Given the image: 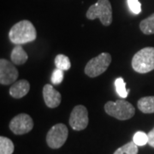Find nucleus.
Masks as SVG:
<instances>
[{"label": "nucleus", "mask_w": 154, "mask_h": 154, "mask_svg": "<svg viewBox=\"0 0 154 154\" xmlns=\"http://www.w3.org/2000/svg\"><path fill=\"white\" fill-rule=\"evenodd\" d=\"M133 141L138 146H143L145 145L148 144V135L143 131H138L134 134Z\"/></svg>", "instance_id": "nucleus-19"}, {"label": "nucleus", "mask_w": 154, "mask_h": 154, "mask_svg": "<svg viewBox=\"0 0 154 154\" xmlns=\"http://www.w3.org/2000/svg\"><path fill=\"white\" fill-rule=\"evenodd\" d=\"M69 135L67 127L63 123H57L50 129L46 135V142L49 147L58 149L63 146Z\"/></svg>", "instance_id": "nucleus-6"}, {"label": "nucleus", "mask_w": 154, "mask_h": 154, "mask_svg": "<svg viewBox=\"0 0 154 154\" xmlns=\"http://www.w3.org/2000/svg\"><path fill=\"white\" fill-rule=\"evenodd\" d=\"M132 67L134 71L145 74L154 69V47H145L133 57Z\"/></svg>", "instance_id": "nucleus-3"}, {"label": "nucleus", "mask_w": 154, "mask_h": 154, "mask_svg": "<svg viewBox=\"0 0 154 154\" xmlns=\"http://www.w3.org/2000/svg\"><path fill=\"white\" fill-rule=\"evenodd\" d=\"M127 2L128 6L132 13L134 15H139L141 13V4L139 0H127Z\"/></svg>", "instance_id": "nucleus-21"}, {"label": "nucleus", "mask_w": 154, "mask_h": 154, "mask_svg": "<svg viewBox=\"0 0 154 154\" xmlns=\"http://www.w3.org/2000/svg\"><path fill=\"white\" fill-rule=\"evenodd\" d=\"M137 105L139 110L143 113H154V96H147L140 99Z\"/></svg>", "instance_id": "nucleus-13"}, {"label": "nucleus", "mask_w": 154, "mask_h": 154, "mask_svg": "<svg viewBox=\"0 0 154 154\" xmlns=\"http://www.w3.org/2000/svg\"><path fill=\"white\" fill-rule=\"evenodd\" d=\"M30 90V84L27 80L17 81L11 86L10 94L14 99H21L26 96Z\"/></svg>", "instance_id": "nucleus-11"}, {"label": "nucleus", "mask_w": 154, "mask_h": 154, "mask_svg": "<svg viewBox=\"0 0 154 154\" xmlns=\"http://www.w3.org/2000/svg\"><path fill=\"white\" fill-rule=\"evenodd\" d=\"M63 76H64L63 71L59 69H56L53 70L51 77V83L53 85H59L63 81Z\"/></svg>", "instance_id": "nucleus-20"}, {"label": "nucleus", "mask_w": 154, "mask_h": 154, "mask_svg": "<svg viewBox=\"0 0 154 154\" xmlns=\"http://www.w3.org/2000/svg\"><path fill=\"white\" fill-rule=\"evenodd\" d=\"M18 70L10 61L2 58L0 60V83L1 85H11L17 82Z\"/></svg>", "instance_id": "nucleus-9"}, {"label": "nucleus", "mask_w": 154, "mask_h": 154, "mask_svg": "<svg viewBox=\"0 0 154 154\" xmlns=\"http://www.w3.org/2000/svg\"><path fill=\"white\" fill-rule=\"evenodd\" d=\"M148 135V145L154 147V128L147 134Z\"/></svg>", "instance_id": "nucleus-22"}, {"label": "nucleus", "mask_w": 154, "mask_h": 154, "mask_svg": "<svg viewBox=\"0 0 154 154\" xmlns=\"http://www.w3.org/2000/svg\"><path fill=\"white\" fill-rule=\"evenodd\" d=\"M105 110L109 116L121 121L132 118L135 113L134 107L125 99L107 102L105 105Z\"/></svg>", "instance_id": "nucleus-2"}, {"label": "nucleus", "mask_w": 154, "mask_h": 154, "mask_svg": "<svg viewBox=\"0 0 154 154\" xmlns=\"http://www.w3.org/2000/svg\"><path fill=\"white\" fill-rule=\"evenodd\" d=\"M115 88L117 94L122 99H125L128 95V91L126 88V83L122 77H118L115 81Z\"/></svg>", "instance_id": "nucleus-18"}, {"label": "nucleus", "mask_w": 154, "mask_h": 154, "mask_svg": "<svg viewBox=\"0 0 154 154\" xmlns=\"http://www.w3.org/2000/svg\"><path fill=\"white\" fill-rule=\"evenodd\" d=\"M33 128V122L28 114L22 113L16 116L10 123V128L15 134H24L30 132Z\"/></svg>", "instance_id": "nucleus-8"}, {"label": "nucleus", "mask_w": 154, "mask_h": 154, "mask_svg": "<svg viewBox=\"0 0 154 154\" xmlns=\"http://www.w3.org/2000/svg\"><path fill=\"white\" fill-rule=\"evenodd\" d=\"M87 18L94 20L99 18L104 26H110L112 22V9L109 0H98L91 5L87 12Z\"/></svg>", "instance_id": "nucleus-4"}, {"label": "nucleus", "mask_w": 154, "mask_h": 154, "mask_svg": "<svg viewBox=\"0 0 154 154\" xmlns=\"http://www.w3.org/2000/svg\"><path fill=\"white\" fill-rule=\"evenodd\" d=\"M14 144L9 138L0 137V154H12L14 152Z\"/></svg>", "instance_id": "nucleus-16"}, {"label": "nucleus", "mask_w": 154, "mask_h": 154, "mask_svg": "<svg viewBox=\"0 0 154 154\" xmlns=\"http://www.w3.org/2000/svg\"><path fill=\"white\" fill-rule=\"evenodd\" d=\"M37 37L36 29L33 23L28 20H23L16 23L9 32L11 42L15 45H23L32 42Z\"/></svg>", "instance_id": "nucleus-1"}, {"label": "nucleus", "mask_w": 154, "mask_h": 154, "mask_svg": "<svg viewBox=\"0 0 154 154\" xmlns=\"http://www.w3.org/2000/svg\"><path fill=\"white\" fill-rule=\"evenodd\" d=\"M88 112L83 105H76L72 110L69 116V125L74 130L81 131L88 125Z\"/></svg>", "instance_id": "nucleus-7"}, {"label": "nucleus", "mask_w": 154, "mask_h": 154, "mask_svg": "<svg viewBox=\"0 0 154 154\" xmlns=\"http://www.w3.org/2000/svg\"><path fill=\"white\" fill-rule=\"evenodd\" d=\"M111 63L110 53L103 52L96 57L92 58L85 67V73L89 77H97L106 71Z\"/></svg>", "instance_id": "nucleus-5"}, {"label": "nucleus", "mask_w": 154, "mask_h": 154, "mask_svg": "<svg viewBox=\"0 0 154 154\" xmlns=\"http://www.w3.org/2000/svg\"><path fill=\"white\" fill-rule=\"evenodd\" d=\"M138 146L134 141L123 145L122 146L116 149L113 154H137Z\"/></svg>", "instance_id": "nucleus-17"}, {"label": "nucleus", "mask_w": 154, "mask_h": 154, "mask_svg": "<svg viewBox=\"0 0 154 154\" xmlns=\"http://www.w3.org/2000/svg\"><path fill=\"white\" fill-rule=\"evenodd\" d=\"M11 59L14 64L22 65L28 61V56L21 45H17L11 51Z\"/></svg>", "instance_id": "nucleus-12"}, {"label": "nucleus", "mask_w": 154, "mask_h": 154, "mask_svg": "<svg viewBox=\"0 0 154 154\" xmlns=\"http://www.w3.org/2000/svg\"><path fill=\"white\" fill-rule=\"evenodd\" d=\"M140 28L142 33L149 35L154 33V13L140 23Z\"/></svg>", "instance_id": "nucleus-14"}, {"label": "nucleus", "mask_w": 154, "mask_h": 154, "mask_svg": "<svg viewBox=\"0 0 154 154\" xmlns=\"http://www.w3.org/2000/svg\"><path fill=\"white\" fill-rule=\"evenodd\" d=\"M55 65L57 69H59L63 71L69 70L71 67V63L69 58L63 54H59L55 57Z\"/></svg>", "instance_id": "nucleus-15"}, {"label": "nucleus", "mask_w": 154, "mask_h": 154, "mask_svg": "<svg viewBox=\"0 0 154 154\" xmlns=\"http://www.w3.org/2000/svg\"><path fill=\"white\" fill-rule=\"evenodd\" d=\"M43 98L45 103L49 108H56L61 104L62 96L58 91H57L53 86L46 84L43 88Z\"/></svg>", "instance_id": "nucleus-10"}]
</instances>
